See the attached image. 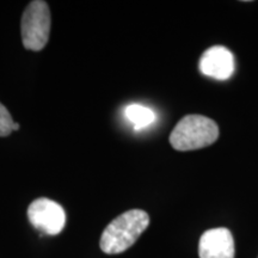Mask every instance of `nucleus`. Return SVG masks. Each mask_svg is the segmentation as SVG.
Here are the masks:
<instances>
[{
	"mask_svg": "<svg viewBox=\"0 0 258 258\" xmlns=\"http://www.w3.org/2000/svg\"><path fill=\"white\" fill-rule=\"evenodd\" d=\"M150 225V217L141 209H132L118 215L105 227L99 246L106 254L124 252L135 244Z\"/></svg>",
	"mask_w": 258,
	"mask_h": 258,
	"instance_id": "obj_1",
	"label": "nucleus"
},
{
	"mask_svg": "<svg viewBox=\"0 0 258 258\" xmlns=\"http://www.w3.org/2000/svg\"><path fill=\"white\" fill-rule=\"evenodd\" d=\"M219 138V127L202 115H188L180 120L170 135V144L176 151H195L214 144Z\"/></svg>",
	"mask_w": 258,
	"mask_h": 258,
	"instance_id": "obj_2",
	"label": "nucleus"
},
{
	"mask_svg": "<svg viewBox=\"0 0 258 258\" xmlns=\"http://www.w3.org/2000/svg\"><path fill=\"white\" fill-rule=\"evenodd\" d=\"M50 25V10L47 3L42 0L31 2L22 16V41L25 49H43L49 40Z\"/></svg>",
	"mask_w": 258,
	"mask_h": 258,
	"instance_id": "obj_3",
	"label": "nucleus"
},
{
	"mask_svg": "<svg viewBox=\"0 0 258 258\" xmlns=\"http://www.w3.org/2000/svg\"><path fill=\"white\" fill-rule=\"evenodd\" d=\"M30 224L42 233L56 235L62 232L66 225V213L59 203L41 198L30 203L28 208Z\"/></svg>",
	"mask_w": 258,
	"mask_h": 258,
	"instance_id": "obj_4",
	"label": "nucleus"
},
{
	"mask_svg": "<svg viewBox=\"0 0 258 258\" xmlns=\"http://www.w3.org/2000/svg\"><path fill=\"white\" fill-rule=\"evenodd\" d=\"M199 67L205 76L217 80H227L234 73V56L227 48L222 46L211 47L203 53Z\"/></svg>",
	"mask_w": 258,
	"mask_h": 258,
	"instance_id": "obj_5",
	"label": "nucleus"
},
{
	"mask_svg": "<svg viewBox=\"0 0 258 258\" xmlns=\"http://www.w3.org/2000/svg\"><path fill=\"white\" fill-rule=\"evenodd\" d=\"M200 258H234V240L225 227L212 228L201 235L199 243Z\"/></svg>",
	"mask_w": 258,
	"mask_h": 258,
	"instance_id": "obj_6",
	"label": "nucleus"
},
{
	"mask_svg": "<svg viewBox=\"0 0 258 258\" xmlns=\"http://www.w3.org/2000/svg\"><path fill=\"white\" fill-rule=\"evenodd\" d=\"M125 116L134 124L135 131L148 127L156 121V114L141 104H131L125 108Z\"/></svg>",
	"mask_w": 258,
	"mask_h": 258,
	"instance_id": "obj_7",
	"label": "nucleus"
},
{
	"mask_svg": "<svg viewBox=\"0 0 258 258\" xmlns=\"http://www.w3.org/2000/svg\"><path fill=\"white\" fill-rule=\"evenodd\" d=\"M14 118L8 109L0 103V137H8L14 132Z\"/></svg>",
	"mask_w": 258,
	"mask_h": 258,
	"instance_id": "obj_8",
	"label": "nucleus"
},
{
	"mask_svg": "<svg viewBox=\"0 0 258 258\" xmlns=\"http://www.w3.org/2000/svg\"><path fill=\"white\" fill-rule=\"evenodd\" d=\"M19 129V124L18 123H15L14 124V131H18Z\"/></svg>",
	"mask_w": 258,
	"mask_h": 258,
	"instance_id": "obj_9",
	"label": "nucleus"
}]
</instances>
